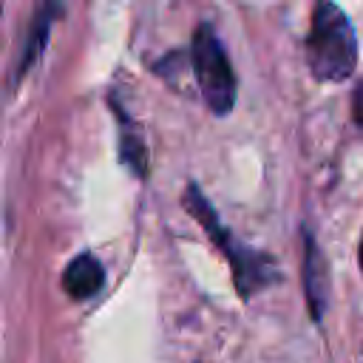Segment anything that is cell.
I'll list each match as a JSON object with an SVG mask.
<instances>
[{
  "mask_svg": "<svg viewBox=\"0 0 363 363\" xmlns=\"http://www.w3.org/2000/svg\"><path fill=\"white\" fill-rule=\"evenodd\" d=\"M306 62L312 77L320 82H337L354 71L357 37L335 0H315L306 34Z\"/></svg>",
  "mask_w": 363,
  "mask_h": 363,
  "instance_id": "1",
  "label": "cell"
},
{
  "mask_svg": "<svg viewBox=\"0 0 363 363\" xmlns=\"http://www.w3.org/2000/svg\"><path fill=\"white\" fill-rule=\"evenodd\" d=\"M187 207H190V213L207 227V233L213 235V241H216V244L224 250V255L230 258L235 286H238V292H241L244 298H250V295L258 292L261 286L278 281V272H275V267H272V258H267V255H261V252H252V250H247L244 244H238V241L233 238V233L218 221V216L213 213L210 201H207L193 184L187 187Z\"/></svg>",
  "mask_w": 363,
  "mask_h": 363,
  "instance_id": "2",
  "label": "cell"
},
{
  "mask_svg": "<svg viewBox=\"0 0 363 363\" xmlns=\"http://www.w3.org/2000/svg\"><path fill=\"white\" fill-rule=\"evenodd\" d=\"M190 65L196 74V82L201 88V96L207 108L216 116H224L235 105V74L227 60V51L221 40L216 37L213 26L201 23L190 43Z\"/></svg>",
  "mask_w": 363,
  "mask_h": 363,
  "instance_id": "3",
  "label": "cell"
},
{
  "mask_svg": "<svg viewBox=\"0 0 363 363\" xmlns=\"http://www.w3.org/2000/svg\"><path fill=\"white\" fill-rule=\"evenodd\" d=\"M102 284H105V269H102L99 258L91 255V252L77 255L62 272V289L77 301H85V298L96 295L102 289Z\"/></svg>",
  "mask_w": 363,
  "mask_h": 363,
  "instance_id": "4",
  "label": "cell"
},
{
  "mask_svg": "<svg viewBox=\"0 0 363 363\" xmlns=\"http://www.w3.org/2000/svg\"><path fill=\"white\" fill-rule=\"evenodd\" d=\"M60 11H62V0H40L37 14H34V23H31V31H28V40H26V48H23V57H20L17 77H23V74L40 60L43 48L48 45L51 23L60 17Z\"/></svg>",
  "mask_w": 363,
  "mask_h": 363,
  "instance_id": "5",
  "label": "cell"
},
{
  "mask_svg": "<svg viewBox=\"0 0 363 363\" xmlns=\"http://www.w3.org/2000/svg\"><path fill=\"white\" fill-rule=\"evenodd\" d=\"M303 286H306V301H309V312L315 320H320L323 309H326V267H323V255L318 250V244L312 241V235H306V252H303Z\"/></svg>",
  "mask_w": 363,
  "mask_h": 363,
  "instance_id": "6",
  "label": "cell"
},
{
  "mask_svg": "<svg viewBox=\"0 0 363 363\" xmlns=\"http://www.w3.org/2000/svg\"><path fill=\"white\" fill-rule=\"evenodd\" d=\"M116 116H119V153H122V162H125L133 173L145 176V170H147V150H145L142 133H139V128L125 116V111H122L119 105H116Z\"/></svg>",
  "mask_w": 363,
  "mask_h": 363,
  "instance_id": "7",
  "label": "cell"
},
{
  "mask_svg": "<svg viewBox=\"0 0 363 363\" xmlns=\"http://www.w3.org/2000/svg\"><path fill=\"white\" fill-rule=\"evenodd\" d=\"M352 113H354V122H357V125H363V82H360V85H357V91H354Z\"/></svg>",
  "mask_w": 363,
  "mask_h": 363,
  "instance_id": "8",
  "label": "cell"
},
{
  "mask_svg": "<svg viewBox=\"0 0 363 363\" xmlns=\"http://www.w3.org/2000/svg\"><path fill=\"white\" fill-rule=\"evenodd\" d=\"M360 267H363V241H360Z\"/></svg>",
  "mask_w": 363,
  "mask_h": 363,
  "instance_id": "9",
  "label": "cell"
}]
</instances>
